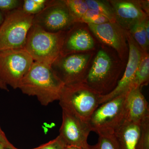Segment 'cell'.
Instances as JSON below:
<instances>
[{
    "instance_id": "6da1fadb",
    "label": "cell",
    "mask_w": 149,
    "mask_h": 149,
    "mask_svg": "<svg viewBox=\"0 0 149 149\" xmlns=\"http://www.w3.org/2000/svg\"><path fill=\"white\" fill-rule=\"evenodd\" d=\"M126 63L114 50L99 43L83 82L101 95H105L116 87Z\"/></svg>"
},
{
    "instance_id": "7a4b0ae2",
    "label": "cell",
    "mask_w": 149,
    "mask_h": 149,
    "mask_svg": "<svg viewBox=\"0 0 149 149\" xmlns=\"http://www.w3.org/2000/svg\"><path fill=\"white\" fill-rule=\"evenodd\" d=\"M64 85L51 65L34 61L18 89L27 95L35 96L41 105L47 106L59 100Z\"/></svg>"
},
{
    "instance_id": "3957f363",
    "label": "cell",
    "mask_w": 149,
    "mask_h": 149,
    "mask_svg": "<svg viewBox=\"0 0 149 149\" xmlns=\"http://www.w3.org/2000/svg\"><path fill=\"white\" fill-rule=\"evenodd\" d=\"M66 32H48L32 24L24 49L34 61L51 65L61 54Z\"/></svg>"
},
{
    "instance_id": "277c9868",
    "label": "cell",
    "mask_w": 149,
    "mask_h": 149,
    "mask_svg": "<svg viewBox=\"0 0 149 149\" xmlns=\"http://www.w3.org/2000/svg\"><path fill=\"white\" fill-rule=\"evenodd\" d=\"M101 95L84 82L64 85L59 100L62 109L67 110L88 123L100 105Z\"/></svg>"
},
{
    "instance_id": "5b68a950",
    "label": "cell",
    "mask_w": 149,
    "mask_h": 149,
    "mask_svg": "<svg viewBox=\"0 0 149 149\" xmlns=\"http://www.w3.org/2000/svg\"><path fill=\"white\" fill-rule=\"evenodd\" d=\"M34 16L21 8L5 13L0 26V51L24 49Z\"/></svg>"
},
{
    "instance_id": "8992f818",
    "label": "cell",
    "mask_w": 149,
    "mask_h": 149,
    "mask_svg": "<svg viewBox=\"0 0 149 149\" xmlns=\"http://www.w3.org/2000/svg\"><path fill=\"white\" fill-rule=\"evenodd\" d=\"M127 93L99 105L88 121L91 131L97 134L114 133L122 125L125 121L124 104Z\"/></svg>"
},
{
    "instance_id": "52a82bcc",
    "label": "cell",
    "mask_w": 149,
    "mask_h": 149,
    "mask_svg": "<svg viewBox=\"0 0 149 149\" xmlns=\"http://www.w3.org/2000/svg\"><path fill=\"white\" fill-rule=\"evenodd\" d=\"M95 52L60 55L51 66L65 85L83 82Z\"/></svg>"
},
{
    "instance_id": "ba28073f",
    "label": "cell",
    "mask_w": 149,
    "mask_h": 149,
    "mask_svg": "<svg viewBox=\"0 0 149 149\" xmlns=\"http://www.w3.org/2000/svg\"><path fill=\"white\" fill-rule=\"evenodd\" d=\"M34 62L24 49L0 51V78L6 85L18 89Z\"/></svg>"
},
{
    "instance_id": "9c48e42d",
    "label": "cell",
    "mask_w": 149,
    "mask_h": 149,
    "mask_svg": "<svg viewBox=\"0 0 149 149\" xmlns=\"http://www.w3.org/2000/svg\"><path fill=\"white\" fill-rule=\"evenodd\" d=\"M75 23L65 0H48L45 8L33 19V24L53 33L66 32Z\"/></svg>"
},
{
    "instance_id": "30bf717a",
    "label": "cell",
    "mask_w": 149,
    "mask_h": 149,
    "mask_svg": "<svg viewBox=\"0 0 149 149\" xmlns=\"http://www.w3.org/2000/svg\"><path fill=\"white\" fill-rule=\"evenodd\" d=\"M99 43L114 50L123 61L127 63L129 47L126 31L116 22L100 24H87Z\"/></svg>"
},
{
    "instance_id": "8fae6325",
    "label": "cell",
    "mask_w": 149,
    "mask_h": 149,
    "mask_svg": "<svg viewBox=\"0 0 149 149\" xmlns=\"http://www.w3.org/2000/svg\"><path fill=\"white\" fill-rule=\"evenodd\" d=\"M126 37L129 47V55L124 72L113 91L107 95L101 96L100 105L117 96L128 93L133 88L136 71L143 51L127 30Z\"/></svg>"
},
{
    "instance_id": "7c38bea8",
    "label": "cell",
    "mask_w": 149,
    "mask_h": 149,
    "mask_svg": "<svg viewBox=\"0 0 149 149\" xmlns=\"http://www.w3.org/2000/svg\"><path fill=\"white\" fill-rule=\"evenodd\" d=\"M62 109V122L58 136L65 146H72L85 149L89 146L91 132L88 123L84 122L67 110Z\"/></svg>"
},
{
    "instance_id": "4fadbf2b",
    "label": "cell",
    "mask_w": 149,
    "mask_h": 149,
    "mask_svg": "<svg viewBox=\"0 0 149 149\" xmlns=\"http://www.w3.org/2000/svg\"><path fill=\"white\" fill-rule=\"evenodd\" d=\"M99 44L88 24L77 22L66 31L61 55L95 51Z\"/></svg>"
},
{
    "instance_id": "5bb4252c",
    "label": "cell",
    "mask_w": 149,
    "mask_h": 149,
    "mask_svg": "<svg viewBox=\"0 0 149 149\" xmlns=\"http://www.w3.org/2000/svg\"><path fill=\"white\" fill-rule=\"evenodd\" d=\"M116 22L128 30L138 22L149 17L139 6L138 0H109Z\"/></svg>"
},
{
    "instance_id": "9a60e30c",
    "label": "cell",
    "mask_w": 149,
    "mask_h": 149,
    "mask_svg": "<svg viewBox=\"0 0 149 149\" xmlns=\"http://www.w3.org/2000/svg\"><path fill=\"white\" fill-rule=\"evenodd\" d=\"M125 121L140 124L149 117L148 104L139 87H133L126 94L124 104Z\"/></svg>"
},
{
    "instance_id": "2e32d148",
    "label": "cell",
    "mask_w": 149,
    "mask_h": 149,
    "mask_svg": "<svg viewBox=\"0 0 149 149\" xmlns=\"http://www.w3.org/2000/svg\"><path fill=\"white\" fill-rule=\"evenodd\" d=\"M140 125L124 121L114 132L120 149H136Z\"/></svg>"
},
{
    "instance_id": "e0dca14e",
    "label": "cell",
    "mask_w": 149,
    "mask_h": 149,
    "mask_svg": "<svg viewBox=\"0 0 149 149\" xmlns=\"http://www.w3.org/2000/svg\"><path fill=\"white\" fill-rule=\"evenodd\" d=\"M149 82V54L148 52L143 51L141 59L136 71L133 87L141 88L147 86Z\"/></svg>"
},
{
    "instance_id": "ac0fdd59",
    "label": "cell",
    "mask_w": 149,
    "mask_h": 149,
    "mask_svg": "<svg viewBox=\"0 0 149 149\" xmlns=\"http://www.w3.org/2000/svg\"><path fill=\"white\" fill-rule=\"evenodd\" d=\"M149 17L136 22L128 30L133 39L144 52L149 51V41L147 39L145 27V21Z\"/></svg>"
},
{
    "instance_id": "d6986e66",
    "label": "cell",
    "mask_w": 149,
    "mask_h": 149,
    "mask_svg": "<svg viewBox=\"0 0 149 149\" xmlns=\"http://www.w3.org/2000/svg\"><path fill=\"white\" fill-rule=\"evenodd\" d=\"M88 9L97 11L107 17L111 22H116L114 12L109 1L85 0Z\"/></svg>"
},
{
    "instance_id": "ffe728a7",
    "label": "cell",
    "mask_w": 149,
    "mask_h": 149,
    "mask_svg": "<svg viewBox=\"0 0 149 149\" xmlns=\"http://www.w3.org/2000/svg\"><path fill=\"white\" fill-rule=\"evenodd\" d=\"M65 1L75 22H79L88 10L85 0H65Z\"/></svg>"
},
{
    "instance_id": "44dd1931",
    "label": "cell",
    "mask_w": 149,
    "mask_h": 149,
    "mask_svg": "<svg viewBox=\"0 0 149 149\" xmlns=\"http://www.w3.org/2000/svg\"><path fill=\"white\" fill-rule=\"evenodd\" d=\"M99 136L96 149H120L114 133H102Z\"/></svg>"
},
{
    "instance_id": "7402d4cb",
    "label": "cell",
    "mask_w": 149,
    "mask_h": 149,
    "mask_svg": "<svg viewBox=\"0 0 149 149\" xmlns=\"http://www.w3.org/2000/svg\"><path fill=\"white\" fill-rule=\"evenodd\" d=\"M48 0H23L21 9L27 14L35 15L45 7Z\"/></svg>"
},
{
    "instance_id": "603a6c76",
    "label": "cell",
    "mask_w": 149,
    "mask_h": 149,
    "mask_svg": "<svg viewBox=\"0 0 149 149\" xmlns=\"http://www.w3.org/2000/svg\"><path fill=\"white\" fill-rule=\"evenodd\" d=\"M140 133L136 149H149V117L139 124Z\"/></svg>"
},
{
    "instance_id": "cb8c5ba5",
    "label": "cell",
    "mask_w": 149,
    "mask_h": 149,
    "mask_svg": "<svg viewBox=\"0 0 149 149\" xmlns=\"http://www.w3.org/2000/svg\"><path fill=\"white\" fill-rule=\"evenodd\" d=\"M111 22L102 14L96 11L89 10L80 19L79 23L86 24H100Z\"/></svg>"
},
{
    "instance_id": "d4e9b609",
    "label": "cell",
    "mask_w": 149,
    "mask_h": 149,
    "mask_svg": "<svg viewBox=\"0 0 149 149\" xmlns=\"http://www.w3.org/2000/svg\"><path fill=\"white\" fill-rule=\"evenodd\" d=\"M22 0H0V11L4 13L21 8Z\"/></svg>"
},
{
    "instance_id": "484cf974",
    "label": "cell",
    "mask_w": 149,
    "mask_h": 149,
    "mask_svg": "<svg viewBox=\"0 0 149 149\" xmlns=\"http://www.w3.org/2000/svg\"><path fill=\"white\" fill-rule=\"evenodd\" d=\"M65 147L64 143L58 136L52 141L34 149H63Z\"/></svg>"
},
{
    "instance_id": "4316f807",
    "label": "cell",
    "mask_w": 149,
    "mask_h": 149,
    "mask_svg": "<svg viewBox=\"0 0 149 149\" xmlns=\"http://www.w3.org/2000/svg\"><path fill=\"white\" fill-rule=\"evenodd\" d=\"M0 143L2 144L7 149H19L17 148L12 145L8 141L6 136L5 133L3 132L0 126Z\"/></svg>"
},
{
    "instance_id": "83f0119b",
    "label": "cell",
    "mask_w": 149,
    "mask_h": 149,
    "mask_svg": "<svg viewBox=\"0 0 149 149\" xmlns=\"http://www.w3.org/2000/svg\"><path fill=\"white\" fill-rule=\"evenodd\" d=\"M149 1L148 0H138L139 6L148 15H149Z\"/></svg>"
},
{
    "instance_id": "f1b7e54d",
    "label": "cell",
    "mask_w": 149,
    "mask_h": 149,
    "mask_svg": "<svg viewBox=\"0 0 149 149\" xmlns=\"http://www.w3.org/2000/svg\"><path fill=\"white\" fill-rule=\"evenodd\" d=\"M0 89L4 90V91H9L7 85H6V84L2 81L1 78H0Z\"/></svg>"
},
{
    "instance_id": "f546056e",
    "label": "cell",
    "mask_w": 149,
    "mask_h": 149,
    "mask_svg": "<svg viewBox=\"0 0 149 149\" xmlns=\"http://www.w3.org/2000/svg\"><path fill=\"white\" fill-rule=\"evenodd\" d=\"M5 17V14L0 11V26L3 21Z\"/></svg>"
},
{
    "instance_id": "4dcf8cb0",
    "label": "cell",
    "mask_w": 149,
    "mask_h": 149,
    "mask_svg": "<svg viewBox=\"0 0 149 149\" xmlns=\"http://www.w3.org/2000/svg\"><path fill=\"white\" fill-rule=\"evenodd\" d=\"M63 149H83L78 147L72 146H67L64 148Z\"/></svg>"
},
{
    "instance_id": "1f68e13d",
    "label": "cell",
    "mask_w": 149,
    "mask_h": 149,
    "mask_svg": "<svg viewBox=\"0 0 149 149\" xmlns=\"http://www.w3.org/2000/svg\"><path fill=\"white\" fill-rule=\"evenodd\" d=\"M85 149H96V146H91L89 145V146L87 148Z\"/></svg>"
},
{
    "instance_id": "d6a6232c",
    "label": "cell",
    "mask_w": 149,
    "mask_h": 149,
    "mask_svg": "<svg viewBox=\"0 0 149 149\" xmlns=\"http://www.w3.org/2000/svg\"><path fill=\"white\" fill-rule=\"evenodd\" d=\"M0 149H7L5 147L2 145V144L0 143Z\"/></svg>"
},
{
    "instance_id": "836d02e7",
    "label": "cell",
    "mask_w": 149,
    "mask_h": 149,
    "mask_svg": "<svg viewBox=\"0 0 149 149\" xmlns=\"http://www.w3.org/2000/svg\"></svg>"
}]
</instances>
